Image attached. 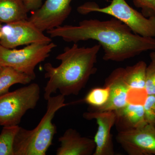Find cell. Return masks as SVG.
Returning a JSON list of instances; mask_svg holds the SVG:
<instances>
[{
    "mask_svg": "<svg viewBox=\"0 0 155 155\" xmlns=\"http://www.w3.org/2000/svg\"><path fill=\"white\" fill-rule=\"evenodd\" d=\"M51 38L77 43L81 41H96L104 51L105 61L122 62L147 51L155 50L154 38L136 34L123 22L113 17L108 20L85 19L76 25H61L47 31Z\"/></svg>",
    "mask_w": 155,
    "mask_h": 155,
    "instance_id": "6da1fadb",
    "label": "cell"
},
{
    "mask_svg": "<svg viewBox=\"0 0 155 155\" xmlns=\"http://www.w3.org/2000/svg\"><path fill=\"white\" fill-rule=\"evenodd\" d=\"M101 48L99 44L85 48L74 43L57 56L56 59L61 62L58 67L50 63L45 64V77L48 80L44 88L45 99L47 101L58 91L64 96L79 94L97 71L95 66Z\"/></svg>",
    "mask_w": 155,
    "mask_h": 155,
    "instance_id": "7a4b0ae2",
    "label": "cell"
},
{
    "mask_svg": "<svg viewBox=\"0 0 155 155\" xmlns=\"http://www.w3.org/2000/svg\"><path fill=\"white\" fill-rule=\"evenodd\" d=\"M47 110L36 127L28 130L19 126L13 145L14 155H45L57 133L53 123L56 113L67 106L65 96L60 94L50 97L47 100Z\"/></svg>",
    "mask_w": 155,
    "mask_h": 155,
    "instance_id": "3957f363",
    "label": "cell"
},
{
    "mask_svg": "<svg viewBox=\"0 0 155 155\" xmlns=\"http://www.w3.org/2000/svg\"><path fill=\"white\" fill-rule=\"evenodd\" d=\"M77 11L82 15L98 12L110 15L123 22L136 34L155 38V17H145L125 0H112L111 4L104 8H100L95 3L89 2L78 7Z\"/></svg>",
    "mask_w": 155,
    "mask_h": 155,
    "instance_id": "277c9868",
    "label": "cell"
},
{
    "mask_svg": "<svg viewBox=\"0 0 155 155\" xmlns=\"http://www.w3.org/2000/svg\"><path fill=\"white\" fill-rule=\"evenodd\" d=\"M40 95V87L34 83L1 96L0 125H18L25 113L36 107Z\"/></svg>",
    "mask_w": 155,
    "mask_h": 155,
    "instance_id": "5b68a950",
    "label": "cell"
},
{
    "mask_svg": "<svg viewBox=\"0 0 155 155\" xmlns=\"http://www.w3.org/2000/svg\"><path fill=\"white\" fill-rule=\"evenodd\" d=\"M57 46L52 42L34 43L18 50L8 48L0 45V65L11 67L34 80L36 78L35 67L49 57L50 53Z\"/></svg>",
    "mask_w": 155,
    "mask_h": 155,
    "instance_id": "8992f818",
    "label": "cell"
},
{
    "mask_svg": "<svg viewBox=\"0 0 155 155\" xmlns=\"http://www.w3.org/2000/svg\"><path fill=\"white\" fill-rule=\"evenodd\" d=\"M51 38L46 36L28 19L6 23L0 29V45L13 49L34 43L49 44Z\"/></svg>",
    "mask_w": 155,
    "mask_h": 155,
    "instance_id": "52a82bcc",
    "label": "cell"
},
{
    "mask_svg": "<svg viewBox=\"0 0 155 155\" xmlns=\"http://www.w3.org/2000/svg\"><path fill=\"white\" fill-rule=\"evenodd\" d=\"M116 140L129 155H155V126L146 123L119 131Z\"/></svg>",
    "mask_w": 155,
    "mask_h": 155,
    "instance_id": "ba28073f",
    "label": "cell"
},
{
    "mask_svg": "<svg viewBox=\"0 0 155 155\" xmlns=\"http://www.w3.org/2000/svg\"><path fill=\"white\" fill-rule=\"evenodd\" d=\"M73 0H46L41 7L32 11L28 19L42 31L62 25L69 17Z\"/></svg>",
    "mask_w": 155,
    "mask_h": 155,
    "instance_id": "9c48e42d",
    "label": "cell"
},
{
    "mask_svg": "<svg viewBox=\"0 0 155 155\" xmlns=\"http://www.w3.org/2000/svg\"><path fill=\"white\" fill-rule=\"evenodd\" d=\"M83 116L87 120L95 119L98 125L97 130L94 139L96 148L93 155H115L111 130L116 123L115 112L89 111L84 113Z\"/></svg>",
    "mask_w": 155,
    "mask_h": 155,
    "instance_id": "30bf717a",
    "label": "cell"
},
{
    "mask_svg": "<svg viewBox=\"0 0 155 155\" xmlns=\"http://www.w3.org/2000/svg\"><path fill=\"white\" fill-rule=\"evenodd\" d=\"M124 68L119 67L115 69L105 80L104 85L110 87V97L104 105L99 108H93L97 111H116L128 104L129 87L124 77Z\"/></svg>",
    "mask_w": 155,
    "mask_h": 155,
    "instance_id": "8fae6325",
    "label": "cell"
},
{
    "mask_svg": "<svg viewBox=\"0 0 155 155\" xmlns=\"http://www.w3.org/2000/svg\"><path fill=\"white\" fill-rule=\"evenodd\" d=\"M58 140L60 146L56 151L57 155H91L95 150L94 140L81 136L73 128L67 129Z\"/></svg>",
    "mask_w": 155,
    "mask_h": 155,
    "instance_id": "7c38bea8",
    "label": "cell"
},
{
    "mask_svg": "<svg viewBox=\"0 0 155 155\" xmlns=\"http://www.w3.org/2000/svg\"><path fill=\"white\" fill-rule=\"evenodd\" d=\"M115 125L119 131L137 128L146 124L143 104L128 103L118 110Z\"/></svg>",
    "mask_w": 155,
    "mask_h": 155,
    "instance_id": "4fadbf2b",
    "label": "cell"
},
{
    "mask_svg": "<svg viewBox=\"0 0 155 155\" xmlns=\"http://www.w3.org/2000/svg\"><path fill=\"white\" fill-rule=\"evenodd\" d=\"M28 13L23 0H0V22L28 19Z\"/></svg>",
    "mask_w": 155,
    "mask_h": 155,
    "instance_id": "5bb4252c",
    "label": "cell"
},
{
    "mask_svg": "<svg viewBox=\"0 0 155 155\" xmlns=\"http://www.w3.org/2000/svg\"><path fill=\"white\" fill-rule=\"evenodd\" d=\"M147 67L145 62L140 61L124 68V79L129 88L145 89Z\"/></svg>",
    "mask_w": 155,
    "mask_h": 155,
    "instance_id": "9a60e30c",
    "label": "cell"
},
{
    "mask_svg": "<svg viewBox=\"0 0 155 155\" xmlns=\"http://www.w3.org/2000/svg\"><path fill=\"white\" fill-rule=\"evenodd\" d=\"M32 79L28 75L11 67H4L0 72V96L8 92L12 85L17 84H28Z\"/></svg>",
    "mask_w": 155,
    "mask_h": 155,
    "instance_id": "2e32d148",
    "label": "cell"
},
{
    "mask_svg": "<svg viewBox=\"0 0 155 155\" xmlns=\"http://www.w3.org/2000/svg\"><path fill=\"white\" fill-rule=\"evenodd\" d=\"M19 127V125L3 126L0 134V155H14V139Z\"/></svg>",
    "mask_w": 155,
    "mask_h": 155,
    "instance_id": "e0dca14e",
    "label": "cell"
},
{
    "mask_svg": "<svg viewBox=\"0 0 155 155\" xmlns=\"http://www.w3.org/2000/svg\"><path fill=\"white\" fill-rule=\"evenodd\" d=\"M110 89L108 86L92 89L86 95L84 101L93 108L101 107L107 102L110 97Z\"/></svg>",
    "mask_w": 155,
    "mask_h": 155,
    "instance_id": "ac0fdd59",
    "label": "cell"
},
{
    "mask_svg": "<svg viewBox=\"0 0 155 155\" xmlns=\"http://www.w3.org/2000/svg\"><path fill=\"white\" fill-rule=\"evenodd\" d=\"M145 119L147 123L155 126V96L147 95L144 104Z\"/></svg>",
    "mask_w": 155,
    "mask_h": 155,
    "instance_id": "d6986e66",
    "label": "cell"
},
{
    "mask_svg": "<svg viewBox=\"0 0 155 155\" xmlns=\"http://www.w3.org/2000/svg\"><path fill=\"white\" fill-rule=\"evenodd\" d=\"M134 5L141 9L145 17H155V0H133Z\"/></svg>",
    "mask_w": 155,
    "mask_h": 155,
    "instance_id": "ffe728a7",
    "label": "cell"
},
{
    "mask_svg": "<svg viewBox=\"0 0 155 155\" xmlns=\"http://www.w3.org/2000/svg\"><path fill=\"white\" fill-rule=\"evenodd\" d=\"M145 89L147 95L155 96V65L152 62L147 67Z\"/></svg>",
    "mask_w": 155,
    "mask_h": 155,
    "instance_id": "44dd1931",
    "label": "cell"
},
{
    "mask_svg": "<svg viewBox=\"0 0 155 155\" xmlns=\"http://www.w3.org/2000/svg\"><path fill=\"white\" fill-rule=\"evenodd\" d=\"M43 0H23L27 11H33L39 8L42 5Z\"/></svg>",
    "mask_w": 155,
    "mask_h": 155,
    "instance_id": "7402d4cb",
    "label": "cell"
},
{
    "mask_svg": "<svg viewBox=\"0 0 155 155\" xmlns=\"http://www.w3.org/2000/svg\"><path fill=\"white\" fill-rule=\"evenodd\" d=\"M150 57L152 63L155 65V50L153 51L150 54Z\"/></svg>",
    "mask_w": 155,
    "mask_h": 155,
    "instance_id": "603a6c76",
    "label": "cell"
},
{
    "mask_svg": "<svg viewBox=\"0 0 155 155\" xmlns=\"http://www.w3.org/2000/svg\"><path fill=\"white\" fill-rule=\"evenodd\" d=\"M3 67L2 66H1V65H0V72H1V71H2V69H3Z\"/></svg>",
    "mask_w": 155,
    "mask_h": 155,
    "instance_id": "cb8c5ba5",
    "label": "cell"
},
{
    "mask_svg": "<svg viewBox=\"0 0 155 155\" xmlns=\"http://www.w3.org/2000/svg\"><path fill=\"white\" fill-rule=\"evenodd\" d=\"M2 24H1V22H0V29L2 28Z\"/></svg>",
    "mask_w": 155,
    "mask_h": 155,
    "instance_id": "d4e9b609",
    "label": "cell"
}]
</instances>
